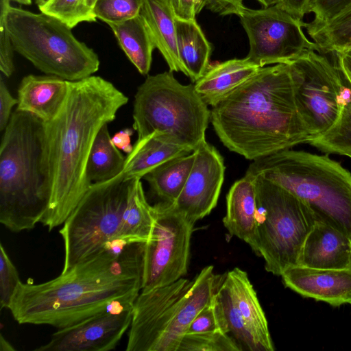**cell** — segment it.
Masks as SVG:
<instances>
[{
    "label": "cell",
    "mask_w": 351,
    "mask_h": 351,
    "mask_svg": "<svg viewBox=\"0 0 351 351\" xmlns=\"http://www.w3.org/2000/svg\"><path fill=\"white\" fill-rule=\"evenodd\" d=\"M145 243L108 249L51 280L21 281L10 309L19 324L58 329L76 324L141 291Z\"/></svg>",
    "instance_id": "1"
},
{
    "label": "cell",
    "mask_w": 351,
    "mask_h": 351,
    "mask_svg": "<svg viewBox=\"0 0 351 351\" xmlns=\"http://www.w3.org/2000/svg\"><path fill=\"white\" fill-rule=\"evenodd\" d=\"M128 102L121 90L100 76L69 81L61 108L44 122L50 201L40 223L49 231L64 223L92 184L86 168L95 139Z\"/></svg>",
    "instance_id": "2"
},
{
    "label": "cell",
    "mask_w": 351,
    "mask_h": 351,
    "mask_svg": "<svg viewBox=\"0 0 351 351\" xmlns=\"http://www.w3.org/2000/svg\"><path fill=\"white\" fill-rule=\"evenodd\" d=\"M210 122L223 145L250 160L306 143L287 64L263 66L212 107Z\"/></svg>",
    "instance_id": "3"
},
{
    "label": "cell",
    "mask_w": 351,
    "mask_h": 351,
    "mask_svg": "<svg viewBox=\"0 0 351 351\" xmlns=\"http://www.w3.org/2000/svg\"><path fill=\"white\" fill-rule=\"evenodd\" d=\"M45 123L15 110L0 145V222L14 232L41 222L49 204Z\"/></svg>",
    "instance_id": "4"
},
{
    "label": "cell",
    "mask_w": 351,
    "mask_h": 351,
    "mask_svg": "<svg viewBox=\"0 0 351 351\" xmlns=\"http://www.w3.org/2000/svg\"><path fill=\"white\" fill-rule=\"evenodd\" d=\"M246 174L261 176L289 191L351 238V172L327 156L285 149L256 159Z\"/></svg>",
    "instance_id": "5"
},
{
    "label": "cell",
    "mask_w": 351,
    "mask_h": 351,
    "mask_svg": "<svg viewBox=\"0 0 351 351\" xmlns=\"http://www.w3.org/2000/svg\"><path fill=\"white\" fill-rule=\"evenodd\" d=\"M0 0V11L15 51L46 75L75 82L99 68L97 54L72 33L71 28L48 14L12 7Z\"/></svg>",
    "instance_id": "6"
},
{
    "label": "cell",
    "mask_w": 351,
    "mask_h": 351,
    "mask_svg": "<svg viewBox=\"0 0 351 351\" xmlns=\"http://www.w3.org/2000/svg\"><path fill=\"white\" fill-rule=\"evenodd\" d=\"M133 106L137 139L158 131L192 151L206 141L210 110L194 84H181L173 72L148 75L137 88Z\"/></svg>",
    "instance_id": "7"
},
{
    "label": "cell",
    "mask_w": 351,
    "mask_h": 351,
    "mask_svg": "<svg viewBox=\"0 0 351 351\" xmlns=\"http://www.w3.org/2000/svg\"><path fill=\"white\" fill-rule=\"evenodd\" d=\"M131 180L123 172L103 182L93 183L59 232L64 243L62 273L118 245L123 239Z\"/></svg>",
    "instance_id": "8"
},
{
    "label": "cell",
    "mask_w": 351,
    "mask_h": 351,
    "mask_svg": "<svg viewBox=\"0 0 351 351\" xmlns=\"http://www.w3.org/2000/svg\"><path fill=\"white\" fill-rule=\"evenodd\" d=\"M252 177L258 207L256 254L263 258L267 271L281 276L287 268L298 265L305 239L317 219L289 191L261 176Z\"/></svg>",
    "instance_id": "9"
},
{
    "label": "cell",
    "mask_w": 351,
    "mask_h": 351,
    "mask_svg": "<svg viewBox=\"0 0 351 351\" xmlns=\"http://www.w3.org/2000/svg\"><path fill=\"white\" fill-rule=\"evenodd\" d=\"M287 64L300 117L309 137L319 136L340 114L344 102L341 72L324 54L314 50L305 51Z\"/></svg>",
    "instance_id": "10"
},
{
    "label": "cell",
    "mask_w": 351,
    "mask_h": 351,
    "mask_svg": "<svg viewBox=\"0 0 351 351\" xmlns=\"http://www.w3.org/2000/svg\"><path fill=\"white\" fill-rule=\"evenodd\" d=\"M154 222L145 243L141 291L170 285L187 273L194 223L167 202L153 206Z\"/></svg>",
    "instance_id": "11"
},
{
    "label": "cell",
    "mask_w": 351,
    "mask_h": 351,
    "mask_svg": "<svg viewBox=\"0 0 351 351\" xmlns=\"http://www.w3.org/2000/svg\"><path fill=\"white\" fill-rule=\"evenodd\" d=\"M248 38L246 58L260 67L288 64L306 50H317L306 36V23L276 5L253 10L245 7L237 14Z\"/></svg>",
    "instance_id": "12"
},
{
    "label": "cell",
    "mask_w": 351,
    "mask_h": 351,
    "mask_svg": "<svg viewBox=\"0 0 351 351\" xmlns=\"http://www.w3.org/2000/svg\"><path fill=\"white\" fill-rule=\"evenodd\" d=\"M192 280L141 291L133 305L127 351H172V333Z\"/></svg>",
    "instance_id": "13"
},
{
    "label": "cell",
    "mask_w": 351,
    "mask_h": 351,
    "mask_svg": "<svg viewBox=\"0 0 351 351\" xmlns=\"http://www.w3.org/2000/svg\"><path fill=\"white\" fill-rule=\"evenodd\" d=\"M134 302H116L76 324L58 329L38 351H109L132 323Z\"/></svg>",
    "instance_id": "14"
},
{
    "label": "cell",
    "mask_w": 351,
    "mask_h": 351,
    "mask_svg": "<svg viewBox=\"0 0 351 351\" xmlns=\"http://www.w3.org/2000/svg\"><path fill=\"white\" fill-rule=\"evenodd\" d=\"M195 160L187 180L171 207L194 223L217 206L226 167L219 151L206 141L195 150Z\"/></svg>",
    "instance_id": "15"
},
{
    "label": "cell",
    "mask_w": 351,
    "mask_h": 351,
    "mask_svg": "<svg viewBox=\"0 0 351 351\" xmlns=\"http://www.w3.org/2000/svg\"><path fill=\"white\" fill-rule=\"evenodd\" d=\"M285 287L332 306L351 304V267L320 269L294 265L281 274Z\"/></svg>",
    "instance_id": "16"
},
{
    "label": "cell",
    "mask_w": 351,
    "mask_h": 351,
    "mask_svg": "<svg viewBox=\"0 0 351 351\" xmlns=\"http://www.w3.org/2000/svg\"><path fill=\"white\" fill-rule=\"evenodd\" d=\"M298 265L320 269L351 267V238L328 223L316 221L305 239Z\"/></svg>",
    "instance_id": "17"
},
{
    "label": "cell",
    "mask_w": 351,
    "mask_h": 351,
    "mask_svg": "<svg viewBox=\"0 0 351 351\" xmlns=\"http://www.w3.org/2000/svg\"><path fill=\"white\" fill-rule=\"evenodd\" d=\"M257 196L254 179L245 174L230 187L226 195L223 223L229 234L247 243L257 252Z\"/></svg>",
    "instance_id": "18"
},
{
    "label": "cell",
    "mask_w": 351,
    "mask_h": 351,
    "mask_svg": "<svg viewBox=\"0 0 351 351\" xmlns=\"http://www.w3.org/2000/svg\"><path fill=\"white\" fill-rule=\"evenodd\" d=\"M69 81L51 75H28L18 88L19 111L30 113L44 122L59 112L66 97Z\"/></svg>",
    "instance_id": "19"
},
{
    "label": "cell",
    "mask_w": 351,
    "mask_h": 351,
    "mask_svg": "<svg viewBox=\"0 0 351 351\" xmlns=\"http://www.w3.org/2000/svg\"><path fill=\"white\" fill-rule=\"evenodd\" d=\"M261 68L246 57L233 58L209 66L194 86L196 92L212 107L243 84Z\"/></svg>",
    "instance_id": "20"
},
{
    "label": "cell",
    "mask_w": 351,
    "mask_h": 351,
    "mask_svg": "<svg viewBox=\"0 0 351 351\" xmlns=\"http://www.w3.org/2000/svg\"><path fill=\"white\" fill-rule=\"evenodd\" d=\"M245 324L262 351H274L268 323L247 274L235 267L224 276Z\"/></svg>",
    "instance_id": "21"
},
{
    "label": "cell",
    "mask_w": 351,
    "mask_h": 351,
    "mask_svg": "<svg viewBox=\"0 0 351 351\" xmlns=\"http://www.w3.org/2000/svg\"><path fill=\"white\" fill-rule=\"evenodd\" d=\"M140 14L169 71L182 72L186 75L178 53L175 15L169 0H143Z\"/></svg>",
    "instance_id": "22"
},
{
    "label": "cell",
    "mask_w": 351,
    "mask_h": 351,
    "mask_svg": "<svg viewBox=\"0 0 351 351\" xmlns=\"http://www.w3.org/2000/svg\"><path fill=\"white\" fill-rule=\"evenodd\" d=\"M193 152L172 143L164 134L155 131L135 142L132 151L126 156L123 171L124 180L141 179L163 162Z\"/></svg>",
    "instance_id": "23"
},
{
    "label": "cell",
    "mask_w": 351,
    "mask_h": 351,
    "mask_svg": "<svg viewBox=\"0 0 351 351\" xmlns=\"http://www.w3.org/2000/svg\"><path fill=\"white\" fill-rule=\"evenodd\" d=\"M177 46L180 59L193 82L206 73L213 48L195 20L175 17Z\"/></svg>",
    "instance_id": "24"
},
{
    "label": "cell",
    "mask_w": 351,
    "mask_h": 351,
    "mask_svg": "<svg viewBox=\"0 0 351 351\" xmlns=\"http://www.w3.org/2000/svg\"><path fill=\"white\" fill-rule=\"evenodd\" d=\"M108 25L130 61L141 75H147L156 46L142 16Z\"/></svg>",
    "instance_id": "25"
},
{
    "label": "cell",
    "mask_w": 351,
    "mask_h": 351,
    "mask_svg": "<svg viewBox=\"0 0 351 351\" xmlns=\"http://www.w3.org/2000/svg\"><path fill=\"white\" fill-rule=\"evenodd\" d=\"M194 160V152L173 158L152 169L143 178L160 201L171 204L181 193Z\"/></svg>",
    "instance_id": "26"
},
{
    "label": "cell",
    "mask_w": 351,
    "mask_h": 351,
    "mask_svg": "<svg viewBox=\"0 0 351 351\" xmlns=\"http://www.w3.org/2000/svg\"><path fill=\"white\" fill-rule=\"evenodd\" d=\"M126 157L113 144L108 124L99 131L87 162L86 175L90 183L108 181L123 172Z\"/></svg>",
    "instance_id": "27"
},
{
    "label": "cell",
    "mask_w": 351,
    "mask_h": 351,
    "mask_svg": "<svg viewBox=\"0 0 351 351\" xmlns=\"http://www.w3.org/2000/svg\"><path fill=\"white\" fill-rule=\"evenodd\" d=\"M153 222V206L147 201L141 179L132 180L124 221L123 240L127 243H145L149 237Z\"/></svg>",
    "instance_id": "28"
},
{
    "label": "cell",
    "mask_w": 351,
    "mask_h": 351,
    "mask_svg": "<svg viewBox=\"0 0 351 351\" xmlns=\"http://www.w3.org/2000/svg\"><path fill=\"white\" fill-rule=\"evenodd\" d=\"M304 29L319 53H336L351 47V3L326 22L306 23Z\"/></svg>",
    "instance_id": "29"
},
{
    "label": "cell",
    "mask_w": 351,
    "mask_h": 351,
    "mask_svg": "<svg viewBox=\"0 0 351 351\" xmlns=\"http://www.w3.org/2000/svg\"><path fill=\"white\" fill-rule=\"evenodd\" d=\"M306 143L328 154H339L351 158V95L344 101L334 125L324 133L309 137Z\"/></svg>",
    "instance_id": "30"
},
{
    "label": "cell",
    "mask_w": 351,
    "mask_h": 351,
    "mask_svg": "<svg viewBox=\"0 0 351 351\" xmlns=\"http://www.w3.org/2000/svg\"><path fill=\"white\" fill-rule=\"evenodd\" d=\"M218 299L230 333L242 350L262 351L254 337L248 330L242 315L234 302L231 291L223 276L217 291Z\"/></svg>",
    "instance_id": "31"
},
{
    "label": "cell",
    "mask_w": 351,
    "mask_h": 351,
    "mask_svg": "<svg viewBox=\"0 0 351 351\" xmlns=\"http://www.w3.org/2000/svg\"><path fill=\"white\" fill-rule=\"evenodd\" d=\"M38 8L40 12L58 19L71 29L80 23L97 20L93 8L86 0H47Z\"/></svg>",
    "instance_id": "32"
},
{
    "label": "cell",
    "mask_w": 351,
    "mask_h": 351,
    "mask_svg": "<svg viewBox=\"0 0 351 351\" xmlns=\"http://www.w3.org/2000/svg\"><path fill=\"white\" fill-rule=\"evenodd\" d=\"M236 340L222 331L186 333L178 351H241Z\"/></svg>",
    "instance_id": "33"
},
{
    "label": "cell",
    "mask_w": 351,
    "mask_h": 351,
    "mask_svg": "<svg viewBox=\"0 0 351 351\" xmlns=\"http://www.w3.org/2000/svg\"><path fill=\"white\" fill-rule=\"evenodd\" d=\"M143 0H97L93 11L108 25L132 19L140 14Z\"/></svg>",
    "instance_id": "34"
},
{
    "label": "cell",
    "mask_w": 351,
    "mask_h": 351,
    "mask_svg": "<svg viewBox=\"0 0 351 351\" xmlns=\"http://www.w3.org/2000/svg\"><path fill=\"white\" fill-rule=\"evenodd\" d=\"M221 284V283H220ZM222 331L228 333V325L217 292L191 323L186 333Z\"/></svg>",
    "instance_id": "35"
},
{
    "label": "cell",
    "mask_w": 351,
    "mask_h": 351,
    "mask_svg": "<svg viewBox=\"0 0 351 351\" xmlns=\"http://www.w3.org/2000/svg\"><path fill=\"white\" fill-rule=\"evenodd\" d=\"M21 282L18 271L0 245V304L1 308H9L11 300Z\"/></svg>",
    "instance_id": "36"
},
{
    "label": "cell",
    "mask_w": 351,
    "mask_h": 351,
    "mask_svg": "<svg viewBox=\"0 0 351 351\" xmlns=\"http://www.w3.org/2000/svg\"><path fill=\"white\" fill-rule=\"evenodd\" d=\"M351 3V0H311L310 13L314 18L309 23L317 25L326 22Z\"/></svg>",
    "instance_id": "37"
},
{
    "label": "cell",
    "mask_w": 351,
    "mask_h": 351,
    "mask_svg": "<svg viewBox=\"0 0 351 351\" xmlns=\"http://www.w3.org/2000/svg\"><path fill=\"white\" fill-rule=\"evenodd\" d=\"M14 48L5 23V16L0 11V71L10 77L14 71Z\"/></svg>",
    "instance_id": "38"
},
{
    "label": "cell",
    "mask_w": 351,
    "mask_h": 351,
    "mask_svg": "<svg viewBox=\"0 0 351 351\" xmlns=\"http://www.w3.org/2000/svg\"><path fill=\"white\" fill-rule=\"evenodd\" d=\"M176 18L195 20V16L206 6L207 0H169Z\"/></svg>",
    "instance_id": "39"
},
{
    "label": "cell",
    "mask_w": 351,
    "mask_h": 351,
    "mask_svg": "<svg viewBox=\"0 0 351 351\" xmlns=\"http://www.w3.org/2000/svg\"><path fill=\"white\" fill-rule=\"evenodd\" d=\"M18 104V99L10 93L2 76L0 79V131L3 132L11 116L12 108Z\"/></svg>",
    "instance_id": "40"
},
{
    "label": "cell",
    "mask_w": 351,
    "mask_h": 351,
    "mask_svg": "<svg viewBox=\"0 0 351 351\" xmlns=\"http://www.w3.org/2000/svg\"><path fill=\"white\" fill-rule=\"evenodd\" d=\"M243 0H207L206 8L221 16L237 15L243 9Z\"/></svg>",
    "instance_id": "41"
},
{
    "label": "cell",
    "mask_w": 351,
    "mask_h": 351,
    "mask_svg": "<svg viewBox=\"0 0 351 351\" xmlns=\"http://www.w3.org/2000/svg\"><path fill=\"white\" fill-rule=\"evenodd\" d=\"M311 0H276V5L295 19L302 20L310 13Z\"/></svg>",
    "instance_id": "42"
},
{
    "label": "cell",
    "mask_w": 351,
    "mask_h": 351,
    "mask_svg": "<svg viewBox=\"0 0 351 351\" xmlns=\"http://www.w3.org/2000/svg\"><path fill=\"white\" fill-rule=\"evenodd\" d=\"M134 129L124 128L119 130L112 137L113 144L123 152L129 154L133 149V145L131 144V136L133 135Z\"/></svg>",
    "instance_id": "43"
},
{
    "label": "cell",
    "mask_w": 351,
    "mask_h": 351,
    "mask_svg": "<svg viewBox=\"0 0 351 351\" xmlns=\"http://www.w3.org/2000/svg\"><path fill=\"white\" fill-rule=\"evenodd\" d=\"M337 67L351 86V47L335 53Z\"/></svg>",
    "instance_id": "44"
},
{
    "label": "cell",
    "mask_w": 351,
    "mask_h": 351,
    "mask_svg": "<svg viewBox=\"0 0 351 351\" xmlns=\"http://www.w3.org/2000/svg\"><path fill=\"white\" fill-rule=\"evenodd\" d=\"M0 350L1 351L7 350H14L15 349L11 346V344L3 338L2 334H1L0 338Z\"/></svg>",
    "instance_id": "45"
},
{
    "label": "cell",
    "mask_w": 351,
    "mask_h": 351,
    "mask_svg": "<svg viewBox=\"0 0 351 351\" xmlns=\"http://www.w3.org/2000/svg\"><path fill=\"white\" fill-rule=\"evenodd\" d=\"M263 8L269 7L276 4V0H257Z\"/></svg>",
    "instance_id": "46"
},
{
    "label": "cell",
    "mask_w": 351,
    "mask_h": 351,
    "mask_svg": "<svg viewBox=\"0 0 351 351\" xmlns=\"http://www.w3.org/2000/svg\"><path fill=\"white\" fill-rule=\"evenodd\" d=\"M11 1L19 3L20 4H23V5H30L32 1V0H11Z\"/></svg>",
    "instance_id": "47"
},
{
    "label": "cell",
    "mask_w": 351,
    "mask_h": 351,
    "mask_svg": "<svg viewBox=\"0 0 351 351\" xmlns=\"http://www.w3.org/2000/svg\"><path fill=\"white\" fill-rule=\"evenodd\" d=\"M97 0H86L87 4L92 8H93V6Z\"/></svg>",
    "instance_id": "48"
},
{
    "label": "cell",
    "mask_w": 351,
    "mask_h": 351,
    "mask_svg": "<svg viewBox=\"0 0 351 351\" xmlns=\"http://www.w3.org/2000/svg\"><path fill=\"white\" fill-rule=\"evenodd\" d=\"M38 6H40L44 3V0H34Z\"/></svg>",
    "instance_id": "49"
},
{
    "label": "cell",
    "mask_w": 351,
    "mask_h": 351,
    "mask_svg": "<svg viewBox=\"0 0 351 351\" xmlns=\"http://www.w3.org/2000/svg\"><path fill=\"white\" fill-rule=\"evenodd\" d=\"M47 0H44V2H45Z\"/></svg>",
    "instance_id": "50"
}]
</instances>
